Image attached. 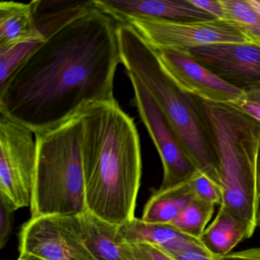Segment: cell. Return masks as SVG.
<instances>
[{
    "mask_svg": "<svg viewBox=\"0 0 260 260\" xmlns=\"http://www.w3.org/2000/svg\"><path fill=\"white\" fill-rule=\"evenodd\" d=\"M125 243L135 260H176L156 246Z\"/></svg>",
    "mask_w": 260,
    "mask_h": 260,
    "instance_id": "d4e9b609",
    "label": "cell"
},
{
    "mask_svg": "<svg viewBox=\"0 0 260 260\" xmlns=\"http://www.w3.org/2000/svg\"><path fill=\"white\" fill-rule=\"evenodd\" d=\"M176 260H218L217 256L205 255L194 251H164Z\"/></svg>",
    "mask_w": 260,
    "mask_h": 260,
    "instance_id": "83f0119b",
    "label": "cell"
},
{
    "mask_svg": "<svg viewBox=\"0 0 260 260\" xmlns=\"http://www.w3.org/2000/svg\"><path fill=\"white\" fill-rule=\"evenodd\" d=\"M196 199L207 203L221 205L223 191L221 187L210 179L207 175L198 171L188 180Z\"/></svg>",
    "mask_w": 260,
    "mask_h": 260,
    "instance_id": "7402d4cb",
    "label": "cell"
},
{
    "mask_svg": "<svg viewBox=\"0 0 260 260\" xmlns=\"http://www.w3.org/2000/svg\"><path fill=\"white\" fill-rule=\"evenodd\" d=\"M87 211L112 224L135 218L142 160L135 121L116 100L80 112Z\"/></svg>",
    "mask_w": 260,
    "mask_h": 260,
    "instance_id": "7a4b0ae2",
    "label": "cell"
},
{
    "mask_svg": "<svg viewBox=\"0 0 260 260\" xmlns=\"http://www.w3.org/2000/svg\"><path fill=\"white\" fill-rule=\"evenodd\" d=\"M127 76L133 88L135 106L162 161L164 178L159 189L188 182L199 170L144 85L135 76Z\"/></svg>",
    "mask_w": 260,
    "mask_h": 260,
    "instance_id": "ba28073f",
    "label": "cell"
},
{
    "mask_svg": "<svg viewBox=\"0 0 260 260\" xmlns=\"http://www.w3.org/2000/svg\"><path fill=\"white\" fill-rule=\"evenodd\" d=\"M152 48L170 78L189 95L211 103L229 104L244 93L214 75L185 50Z\"/></svg>",
    "mask_w": 260,
    "mask_h": 260,
    "instance_id": "8fae6325",
    "label": "cell"
},
{
    "mask_svg": "<svg viewBox=\"0 0 260 260\" xmlns=\"http://www.w3.org/2000/svg\"><path fill=\"white\" fill-rule=\"evenodd\" d=\"M43 42L36 39L0 48V86Z\"/></svg>",
    "mask_w": 260,
    "mask_h": 260,
    "instance_id": "44dd1931",
    "label": "cell"
},
{
    "mask_svg": "<svg viewBox=\"0 0 260 260\" xmlns=\"http://www.w3.org/2000/svg\"><path fill=\"white\" fill-rule=\"evenodd\" d=\"M36 27L44 40L57 32L73 19L95 6V0L86 1H31Z\"/></svg>",
    "mask_w": 260,
    "mask_h": 260,
    "instance_id": "e0dca14e",
    "label": "cell"
},
{
    "mask_svg": "<svg viewBox=\"0 0 260 260\" xmlns=\"http://www.w3.org/2000/svg\"><path fill=\"white\" fill-rule=\"evenodd\" d=\"M189 182L155 191L146 203L141 219L153 223H170L194 199Z\"/></svg>",
    "mask_w": 260,
    "mask_h": 260,
    "instance_id": "2e32d148",
    "label": "cell"
},
{
    "mask_svg": "<svg viewBox=\"0 0 260 260\" xmlns=\"http://www.w3.org/2000/svg\"><path fill=\"white\" fill-rule=\"evenodd\" d=\"M218 260H260V247L252 248L217 256Z\"/></svg>",
    "mask_w": 260,
    "mask_h": 260,
    "instance_id": "4316f807",
    "label": "cell"
},
{
    "mask_svg": "<svg viewBox=\"0 0 260 260\" xmlns=\"http://www.w3.org/2000/svg\"><path fill=\"white\" fill-rule=\"evenodd\" d=\"M118 240L133 244H149L167 252L194 251L211 255L199 239L190 237L168 223H153L132 219L118 226Z\"/></svg>",
    "mask_w": 260,
    "mask_h": 260,
    "instance_id": "4fadbf2b",
    "label": "cell"
},
{
    "mask_svg": "<svg viewBox=\"0 0 260 260\" xmlns=\"http://www.w3.org/2000/svg\"><path fill=\"white\" fill-rule=\"evenodd\" d=\"M223 81L245 92L260 86V46L223 43L185 50Z\"/></svg>",
    "mask_w": 260,
    "mask_h": 260,
    "instance_id": "30bf717a",
    "label": "cell"
},
{
    "mask_svg": "<svg viewBox=\"0 0 260 260\" xmlns=\"http://www.w3.org/2000/svg\"><path fill=\"white\" fill-rule=\"evenodd\" d=\"M118 39L127 74L144 85L197 170L221 187L212 138L194 96L173 82L153 48L130 25L119 24Z\"/></svg>",
    "mask_w": 260,
    "mask_h": 260,
    "instance_id": "277c9868",
    "label": "cell"
},
{
    "mask_svg": "<svg viewBox=\"0 0 260 260\" xmlns=\"http://www.w3.org/2000/svg\"><path fill=\"white\" fill-rule=\"evenodd\" d=\"M257 226H259L260 228V198L259 202H258V217H257Z\"/></svg>",
    "mask_w": 260,
    "mask_h": 260,
    "instance_id": "1f68e13d",
    "label": "cell"
},
{
    "mask_svg": "<svg viewBox=\"0 0 260 260\" xmlns=\"http://www.w3.org/2000/svg\"><path fill=\"white\" fill-rule=\"evenodd\" d=\"M243 240H246V235L243 226L221 207L214 221L200 237L202 244L213 256L231 253Z\"/></svg>",
    "mask_w": 260,
    "mask_h": 260,
    "instance_id": "ac0fdd59",
    "label": "cell"
},
{
    "mask_svg": "<svg viewBox=\"0 0 260 260\" xmlns=\"http://www.w3.org/2000/svg\"><path fill=\"white\" fill-rule=\"evenodd\" d=\"M86 246L96 260H135L125 243L118 240V226L102 220L89 211L78 216Z\"/></svg>",
    "mask_w": 260,
    "mask_h": 260,
    "instance_id": "5bb4252c",
    "label": "cell"
},
{
    "mask_svg": "<svg viewBox=\"0 0 260 260\" xmlns=\"http://www.w3.org/2000/svg\"><path fill=\"white\" fill-rule=\"evenodd\" d=\"M214 205L194 199L191 203L169 224L181 232L199 239L214 214Z\"/></svg>",
    "mask_w": 260,
    "mask_h": 260,
    "instance_id": "ffe728a7",
    "label": "cell"
},
{
    "mask_svg": "<svg viewBox=\"0 0 260 260\" xmlns=\"http://www.w3.org/2000/svg\"><path fill=\"white\" fill-rule=\"evenodd\" d=\"M81 135L79 113L57 128L36 135L37 162L31 218L78 217L87 211Z\"/></svg>",
    "mask_w": 260,
    "mask_h": 260,
    "instance_id": "5b68a950",
    "label": "cell"
},
{
    "mask_svg": "<svg viewBox=\"0 0 260 260\" xmlns=\"http://www.w3.org/2000/svg\"><path fill=\"white\" fill-rule=\"evenodd\" d=\"M36 39L45 41L36 27L31 2L1 1L0 48Z\"/></svg>",
    "mask_w": 260,
    "mask_h": 260,
    "instance_id": "9a60e30c",
    "label": "cell"
},
{
    "mask_svg": "<svg viewBox=\"0 0 260 260\" xmlns=\"http://www.w3.org/2000/svg\"><path fill=\"white\" fill-rule=\"evenodd\" d=\"M17 260H45L40 257L36 256L33 254L28 253V252H20V255Z\"/></svg>",
    "mask_w": 260,
    "mask_h": 260,
    "instance_id": "f546056e",
    "label": "cell"
},
{
    "mask_svg": "<svg viewBox=\"0 0 260 260\" xmlns=\"http://www.w3.org/2000/svg\"><path fill=\"white\" fill-rule=\"evenodd\" d=\"M119 24L95 4L44 41L0 86V114L37 135L115 100Z\"/></svg>",
    "mask_w": 260,
    "mask_h": 260,
    "instance_id": "6da1fadb",
    "label": "cell"
},
{
    "mask_svg": "<svg viewBox=\"0 0 260 260\" xmlns=\"http://www.w3.org/2000/svg\"><path fill=\"white\" fill-rule=\"evenodd\" d=\"M256 186L258 197L260 198V141L256 157Z\"/></svg>",
    "mask_w": 260,
    "mask_h": 260,
    "instance_id": "f1b7e54d",
    "label": "cell"
},
{
    "mask_svg": "<svg viewBox=\"0 0 260 260\" xmlns=\"http://www.w3.org/2000/svg\"><path fill=\"white\" fill-rule=\"evenodd\" d=\"M243 92L239 100L229 105L260 122V86Z\"/></svg>",
    "mask_w": 260,
    "mask_h": 260,
    "instance_id": "603a6c76",
    "label": "cell"
},
{
    "mask_svg": "<svg viewBox=\"0 0 260 260\" xmlns=\"http://www.w3.org/2000/svg\"><path fill=\"white\" fill-rule=\"evenodd\" d=\"M16 209L0 198V247L4 249L10 239L14 223Z\"/></svg>",
    "mask_w": 260,
    "mask_h": 260,
    "instance_id": "cb8c5ba5",
    "label": "cell"
},
{
    "mask_svg": "<svg viewBox=\"0 0 260 260\" xmlns=\"http://www.w3.org/2000/svg\"><path fill=\"white\" fill-rule=\"evenodd\" d=\"M190 2L215 19H223L224 17V8L221 0H190Z\"/></svg>",
    "mask_w": 260,
    "mask_h": 260,
    "instance_id": "484cf974",
    "label": "cell"
},
{
    "mask_svg": "<svg viewBox=\"0 0 260 260\" xmlns=\"http://www.w3.org/2000/svg\"><path fill=\"white\" fill-rule=\"evenodd\" d=\"M246 1L260 15V0H246Z\"/></svg>",
    "mask_w": 260,
    "mask_h": 260,
    "instance_id": "4dcf8cb0",
    "label": "cell"
},
{
    "mask_svg": "<svg viewBox=\"0 0 260 260\" xmlns=\"http://www.w3.org/2000/svg\"><path fill=\"white\" fill-rule=\"evenodd\" d=\"M20 252L45 260H96L85 243L78 217L31 218L20 233Z\"/></svg>",
    "mask_w": 260,
    "mask_h": 260,
    "instance_id": "9c48e42d",
    "label": "cell"
},
{
    "mask_svg": "<svg viewBox=\"0 0 260 260\" xmlns=\"http://www.w3.org/2000/svg\"><path fill=\"white\" fill-rule=\"evenodd\" d=\"M95 4L119 23L127 18L184 22L217 19L190 0H95Z\"/></svg>",
    "mask_w": 260,
    "mask_h": 260,
    "instance_id": "7c38bea8",
    "label": "cell"
},
{
    "mask_svg": "<svg viewBox=\"0 0 260 260\" xmlns=\"http://www.w3.org/2000/svg\"><path fill=\"white\" fill-rule=\"evenodd\" d=\"M0 198L17 210L31 205L37 162L36 135L0 114Z\"/></svg>",
    "mask_w": 260,
    "mask_h": 260,
    "instance_id": "8992f818",
    "label": "cell"
},
{
    "mask_svg": "<svg viewBox=\"0 0 260 260\" xmlns=\"http://www.w3.org/2000/svg\"><path fill=\"white\" fill-rule=\"evenodd\" d=\"M120 24L130 25L153 48L187 50L216 44L251 43L237 27L223 19L184 22L127 18Z\"/></svg>",
    "mask_w": 260,
    "mask_h": 260,
    "instance_id": "52a82bcc",
    "label": "cell"
},
{
    "mask_svg": "<svg viewBox=\"0 0 260 260\" xmlns=\"http://www.w3.org/2000/svg\"><path fill=\"white\" fill-rule=\"evenodd\" d=\"M224 8L223 20L242 31L251 43L260 46V15L246 0H221Z\"/></svg>",
    "mask_w": 260,
    "mask_h": 260,
    "instance_id": "d6986e66",
    "label": "cell"
},
{
    "mask_svg": "<svg viewBox=\"0 0 260 260\" xmlns=\"http://www.w3.org/2000/svg\"><path fill=\"white\" fill-rule=\"evenodd\" d=\"M212 138L218 164L223 202L244 230L246 239L257 226L258 197L256 157L260 122L229 104L194 97Z\"/></svg>",
    "mask_w": 260,
    "mask_h": 260,
    "instance_id": "3957f363",
    "label": "cell"
}]
</instances>
